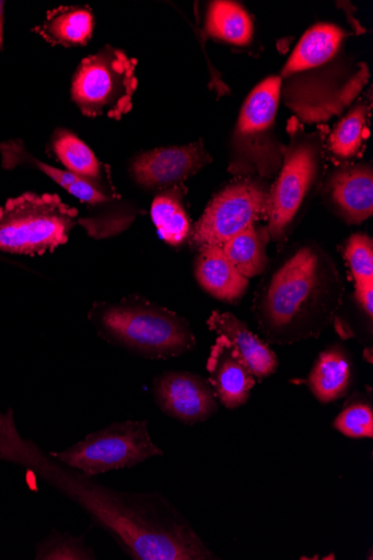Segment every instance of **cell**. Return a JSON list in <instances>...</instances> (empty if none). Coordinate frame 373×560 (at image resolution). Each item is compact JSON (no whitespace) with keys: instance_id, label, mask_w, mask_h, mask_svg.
Segmentation results:
<instances>
[{"instance_id":"obj_6","label":"cell","mask_w":373,"mask_h":560,"mask_svg":"<svg viewBox=\"0 0 373 560\" xmlns=\"http://www.w3.org/2000/svg\"><path fill=\"white\" fill-rule=\"evenodd\" d=\"M282 80L266 78L249 93L231 139L229 171L237 177H277L287 145L278 137Z\"/></svg>"},{"instance_id":"obj_22","label":"cell","mask_w":373,"mask_h":560,"mask_svg":"<svg viewBox=\"0 0 373 560\" xmlns=\"http://www.w3.org/2000/svg\"><path fill=\"white\" fill-rule=\"evenodd\" d=\"M271 241L268 229L256 223L241 232L222 247L226 258L246 279L257 277L269 267L266 248Z\"/></svg>"},{"instance_id":"obj_26","label":"cell","mask_w":373,"mask_h":560,"mask_svg":"<svg viewBox=\"0 0 373 560\" xmlns=\"http://www.w3.org/2000/svg\"><path fill=\"white\" fill-rule=\"evenodd\" d=\"M334 428L350 439L373 438L372 405L363 398H352L334 422Z\"/></svg>"},{"instance_id":"obj_21","label":"cell","mask_w":373,"mask_h":560,"mask_svg":"<svg viewBox=\"0 0 373 560\" xmlns=\"http://www.w3.org/2000/svg\"><path fill=\"white\" fill-rule=\"evenodd\" d=\"M186 192L183 184L164 189L154 197L151 206V219L160 237L172 246L183 245L193 230L186 210Z\"/></svg>"},{"instance_id":"obj_19","label":"cell","mask_w":373,"mask_h":560,"mask_svg":"<svg viewBox=\"0 0 373 560\" xmlns=\"http://www.w3.org/2000/svg\"><path fill=\"white\" fill-rule=\"evenodd\" d=\"M49 147L68 172L92 183L114 187L109 168L102 165L90 147L70 130H57Z\"/></svg>"},{"instance_id":"obj_23","label":"cell","mask_w":373,"mask_h":560,"mask_svg":"<svg viewBox=\"0 0 373 560\" xmlns=\"http://www.w3.org/2000/svg\"><path fill=\"white\" fill-rule=\"evenodd\" d=\"M369 115L370 108L365 102L350 108L326 139L325 149L333 160L345 165L360 155L369 137Z\"/></svg>"},{"instance_id":"obj_20","label":"cell","mask_w":373,"mask_h":560,"mask_svg":"<svg viewBox=\"0 0 373 560\" xmlns=\"http://www.w3.org/2000/svg\"><path fill=\"white\" fill-rule=\"evenodd\" d=\"M94 16L89 8L62 7L49 11L33 32L50 45L84 46L93 34Z\"/></svg>"},{"instance_id":"obj_10","label":"cell","mask_w":373,"mask_h":560,"mask_svg":"<svg viewBox=\"0 0 373 560\" xmlns=\"http://www.w3.org/2000/svg\"><path fill=\"white\" fill-rule=\"evenodd\" d=\"M49 455L88 477L133 468L163 456L149 433L147 421L115 422L61 452Z\"/></svg>"},{"instance_id":"obj_11","label":"cell","mask_w":373,"mask_h":560,"mask_svg":"<svg viewBox=\"0 0 373 560\" xmlns=\"http://www.w3.org/2000/svg\"><path fill=\"white\" fill-rule=\"evenodd\" d=\"M271 185L263 178L237 177L212 198L189 236L193 248L223 246L268 218Z\"/></svg>"},{"instance_id":"obj_27","label":"cell","mask_w":373,"mask_h":560,"mask_svg":"<svg viewBox=\"0 0 373 560\" xmlns=\"http://www.w3.org/2000/svg\"><path fill=\"white\" fill-rule=\"evenodd\" d=\"M345 257L354 284L373 282V241L369 235L353 234L347 242Z\"/></svg>"},{"instance_id":"obj_12","label":"cell","mask_w":373,"mask_h":560,"mask_svg":"<svg viewBox=\"0 0 373 560\" xmlns=\"http://www.w3.org/2000/svg\"><path fill=\"white\" fill-rule=\"evenodd\" d=\"M152 393L160 410L189 427L209 420L220 409L217 394L208 380L190 372L159 374L153 380Z\"/></svg>"},{"instance_id":"obj_28","label":"cell","mask_w":373,"mask_h":560,"mask_svg":"<svg viewBox=\"0 0 373 560\" xmlns=\"http://www.w3.org/2000/svg\"><path fill=\"white\" fill-rule=\"evenodd\" d=\"M354 299L364 315L372 322L373 317V282L354 284Z\"/></svg>"},{"instance_id":"obj_8","label":"cell","mask_w":373,"mask_h":560,"mask_svg":"<svg viewBox=\"0 0 373 560\" xmlns=\"http://www.w3.org/2000/svg\"><path fill=\"white\" fill-rule=\"evenodd\" d=\"M0 160L7 171L26 167L42 172L84 203L88 213L79 219L78 224L92 238L103 240L121 234L141 213L120 196L115 186H102L45 164L35 159L20 139L0 143Z\"/></svg>"},{"instance_id":"obj_2","label":"cell","mask_w":373,"mask_h":560,"mask_svg":"<svg viewBox=\"0 0 373 560\" xmlns=\"http://www.w3.org/2000/svg\"><path fill=\"white\" fill-rule=\"evenodd\" d=\"M345 284L316 244L299 247L258 287L252 313L265 339L292 345L322 336L339 313Z\"/></svg>"},{"instance_id":"obj_14","label":"cell","mask_w":373,"mask_h":560,"mask_svg":"<svg viewBox=\"0 0 373 560\" xmlns=\"http://www.w3.org/2000/svg\"><path fill=\"white\" fill-rule=\"evenodd\" d=\"M327 207L347 224L359 225L373 214V171L370 164H345L323 187Z\"/></svg>"},{"instance_id":"obj_9","label":"cell","mask_w":373,"mask_h":560,"mask_svg":"<svg viewBox=\"0 0 373 560\" xmlns=\"http://www.w3.org/2000/svg\"><path fill=\"white\" fill-rule=\"evenodd\" d=\"M137 61L123 49L104 46L77 69L71 97L82 115L120 120L132 108L137 90Z\"/></svg>"},{"instance_id":"obj_4","label":"cell","mask_w":373,"mask_h":560,"mask_svg":"<svg viewBox=\"0 0 373 560\" xmlns=\"http://www.w3.org/2000/svg\"><path fill=\"white\" fill-rule=\"evenodd\" d=\"M89 320L103 340L147 360L178 358L197 343L186 318L140 295L95 302Z\"/></svg>"},{"instance_id":"obj_1","label":"cell","mask_w":373,"mask_h":560,"mask_svg":"<svg viewBox=\"0 0 373 560\" xmlns=\"http://www.w3.org/2000/svg\"><path fill=\"white\" fill-rule=\"evenodd\" d=\"M0 462L26 469L71 499L135 560H218L165 495L103 486L20 433L12 407L0 411Z\"/></svg>"},{"instance_id":"obj_13","label":"cell","mask_w":373,"mask_h":560,"mask_svg":"<svg viewBox=\"0 0 373 560\" xmlns=\"http://www.w3.org/2000/svg\"><path fill=\"white\" fill-rule=\"evenodd\" d=\"M211 162L200 139L187 145L144 151L132 161L130 173L142 188L164 190L180 185Z\"/></svg>"},{"instance_id":"obj_29","label":"cell","mask_w":373,"mask_h":560,"mask_svg":"<svg viewBox=\"0 0 373 560\" xmlns=\"http://www.w3.org/2000/svg\"><path fill=\"white\" fill-rule=\"evenodd\" d=\"M4 9L5 2L0 0V52L4 49Z\"/></svg>"},{"instance_id":"obj_3","label":"cell","mask_w":373,"mask_h":560,"mask_svg":"<svg viewBox=\"0 0 373 560\" xmlns=\"http://www.w3.org/2000/svg\"><path fill=\"white\" fill-rule=\"evenodd\" d=\"M347 34L338 25L318 23L296 45L281 75V97L302 124H324L342 114L369 79L363 65L345 75L340 56Z\"/></svg>"},{"instance_id":"obj_24","label":"cell","mask_w":373,"mask_h":560,"mask_svg":"<svg viewBox=\"0 0 373 560\" xmlns=\"http://www.w3.org/2000/svg\"><path fill=\"white\" fill-rule=\"evenodd\" d=\"M205 31L212 38L246 46L253 38L254 26L249 14L241 5L218 0L208 7Z\"/></svg>"},{"instance_id":"obj_7","label":"cell","mask_w":373,"mask_h":560,"mask_svg":"<svg viewBox=\"0 0 373 560\" xmlns=\"http://www.w3.org/2000/svg\"><path fill=\"white\" fill-rule=\"evenodd\" d=\"M79 210L58 194L25 192L0 207V250L44 256L67 244L79 223Z\"/></svg>"},{"instance_id":"obj_5","label":"cell","mask_w":373,"mask_h":560,"mask_svg":"<svg viewBox=\"0 0 373 560\" xmlns=\"http://www.w3.org/2000/svg\"><path fill=\"white\" fill-rule=\"evenodd\" d=\"M290 143L268 199V229L278 248L287 244L306 201L324 174L325 133H306L298 119L289 125Z\"/></svg>"},{"instance_id":"obj_16","label":"cell","mask_w":373,"mask_h":560,"mask_svg":"<svg viewBox=\"0 0 373 560\" xmlns=\"http://www.w3.org/2000/svg\"><path fill=\"white\" fill-rule=\"evenodd\" d=\"M208 329L228 338L235 347L240 359L254 377L263 381L277 373L279 359L276 352L257 336L245 323L231 313L212 312L207 320Z\"/></svg>"},{"instance_id":"obj_15","label":"cell","mask_w":373,"mask_h":560,"mask_svg":"<svg viewBox=\"0 0 373 560\" xmlns=\"http://www.w3.org/2000/svg\"><path fill=\"white\" fill-rule=\"evenodd\" d=\"M207 371L208 382L226 409L236 410L248 401L256 378L228 338L219 336L211 346Z\"/></svg>"},{"instance_id":"obj_17","label":"cell","mask_w":373,"mask_h":560,"mask_svg":"<svg viewBox=\"0 0 373 560\" xmlns=\"http://www.w3.org/2000/svg\"><path fill=\"white\" fill-rule=\"evenodd\" d=\"M195 277L207 293L228 303H237L248 288V279L237 272L222 246L199 249Z\"/></svg>"},{"instance_id":"obj_25","label":"cell","mask_w":373,"mask_h":560,"mask_svg":"<svg viewBox=\"0 0 373 560\" xmlns=\"http://www.w3.org/2000/svg\"><path fill=\"white\" fill-rule=\"evenodd\" d=\"M36 560H95L93 548L89 547L83 536H73L53 529L36 545Z\"/></svg>"},{"instance_id":"obj_18","label":"cell","mask_w":373,"mask_h":560,"mask_svg":"<svg viewBox=\"0 0 373 560\" xmlns=\"http://www.w3.org/2000/svg\"><path fill=\"white\" fill-rule=\"evenodd\" d=\"M351 382L349 354L341 346H334L319 353L306 384L319 402L329 404L346 396Z\"/></svg>"}]
</instances>
